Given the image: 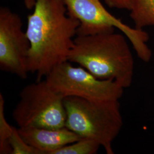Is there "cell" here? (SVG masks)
I'll list each match as a JSON object with an SVG mask.
<instances>
[{"label":"cell","mask_w":154,"mask_h":154,"mask_svg":"<svg viewBox=\"0 0 154 154\" xmlns=\"http://www.w3.org/2000/svg\"><path fill=\"white\" fill-rule=\"evenodd\" d=\"M65 127L81 138L99 143L107 154H114L112 143L123 121L119 100L98 101L75 97L63 99Z\"/></svg>","instance_id":"obj_3"},{"label":"cell","mask_w":154,"mask_h":154,"mask_svg":"<svg viewBox=\"0 0 154 154\" xmlns=\"http://www.w3.org/2000/svg\"><path fill=\"white\" fill-rule=\"evenodd\" d=\"M33 9L26 30L30 42L28 69L40 81L68 61L79 23L67 14L62 0H37Z\"/></svg>","instance_id":"obj_1"},{"label":"cell","mask_w":154,"mask_h":154,"mask_svg":"<svg viewBox=\"0 0 154 154\" xmlns=\"http://www.w3.org/2000/svg\"><path fill=\"white\" fill-rule=\"evenodd\" d=\"M45 80L63 98L119 100L125 89L116 81L99 79L81 66H72L68 61L55 66L45 77Z\"/></svg>","instance_id":"obj_6"},{"label":"cell","mask_w":154,"mask_h":154,"mask_svg":"<svg viewBox=\"0 0 154 154\" xmlns=\"http://www.w3.org/2000/svg\"><path fill=\"white\" fill-rule=\"evenodd\" d=\"M23 140L42 154H53L58 149L74 143L81 138L66 127L60 128H18Z\"/></svg>","instance_id":"obj_8"},{"label":"cell","mask_w":154,"mask_h":154,"mask_svg":"<svg viewBox=\"0 0 154 154\" xmlns=\"http://www.w3.org/2000/svg\"><path fill=\"white\" fill-rule=\"evenodd\" d=\"M100 147V144L95 140L81 138L56 150L53 154H95Z\"/></svg>","instance_id":"obj_10"},{"label":"cell","mask_w":154,"mask_h":154,"mask_svg":"<svg viewBox=\"0 0 154 154\" xmlns=\"http://www.w3.org/2000/svg\"><path fill=\"white\" fill-rule=\"evenodd\" d=\"M67 14L79 23L77 35H87L115 32L116 28L132 44L138 57L149 62L152 51L147 45L149 35L141 29L131 28L111 14L101 0H62Z\"/></svg>","instance_id":"obj_4"},{"label":"cell","mask_w":154,"mask_h":154,"mask_svg":"<svg viewBox=\"0 0 154 154\" xmlns=\"http://www.w3.org/2000/svg\"><path fill=\"white\" fill-rule=\"evenodd\" d=\"M37 0H23V3L25 7L29 9H33L35 5Z\"/></svg>","instance_id":"obj_14"},{"label":"cell","mask_w":154,"mask_h":154,"mask_svg":"<svg viewBox=\"0 0 154 154\" xmlns=\"http://www.w3.org/2000/svg\"><path fill=\"white\" fill-rule=\"evenodd\" d=\"M11 154H42L38 149L26 143L21 137L18 128L14 127L9 141Z\"/></svg>","instance_id":"obj_12"},{"label":"cell","mask_w":154,"mask_h":154,"mask_svg":"<svg viewBox=\"0 0 154 154\" xmlns=\"http://www.w3.org/2000/svg\"><path fill=\"white\" fill-rule=\"evenodd\" d=\"M64 98L45 79L23 88L12 116L18 128H60L65 127Z\"/></svg>","instance_id":"obj_5"},{"label":"cell","mask_w":154,"mask_h":154,"mask_svg":"<svg viewBox=\"0 0 154 154\" xmlns=\"http://www.w3.org/2000/svg\"><path fill=\"white\" fill-rule=\"evenodd\" d=\"M30 42L21 18L7 7L0 9V69L25 79L29 72Z\"/></svg>","instance_id":"obj_7"},{"label":"cell","mask_w":154,"mask_h":154,"mask_svg":"<svg viewBox=\"0 0 154 154\" xmlns=\"http://www.w3.org/2000/svg\"><path fill=\"white\" fill-rule=\"evenodd\" d=\"M126 38L115 32L77 35L68 61L99 79L112 80L128 88L132 83L134 60Z\"/></svg>","instance_id":"obj_2"},{"label":"cell","mask_w":154,"mask_h":154,"mask_svg":"<svg viewBox=\"0 0 154 154\" xmlns=\"http://www.w3.org/2000/svg\"><path fill=\"white\" fill-rule=\"evenodd\" d=\"M130 1V17L135 28L154 26V0Z\"/></svg>","instance_id":"obj_9"},{"label":"cell","mask_w":154,"mask_h":154,"mask_svg":"<svg viewBox=\"0 0 154 154\" xmlns=\"http://www.w3.org/2000/svg\"><path fill=\"white\" fill-rule=\"evenodd\" d=\"M110 8L118 9H126L130 11L131 8L130 0H103Z\"/></svg>","instance_id":"obj_13"},{"label":"cell","mask_w":154,"mask_h":154,"mask_svg":"<svg viewBox=\"0 0 154 154\" xmlns=\"http://www.w3.org/2000/svg\"><path fill=\"white\" fill-rule=\"evenodd\" d=\"M4 106V98L2 94L0 93V154H11L9 141L14 127L6 119Z\"/></svg>","instance_id":"obj_11"}]
</instances>
